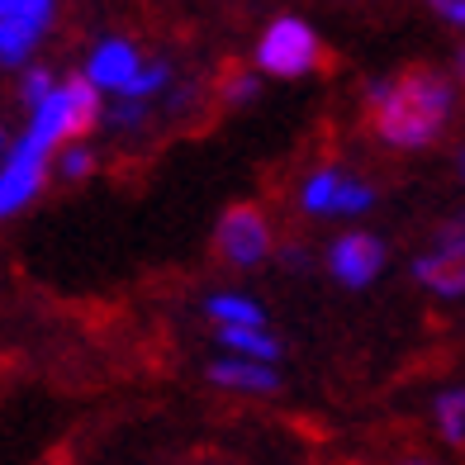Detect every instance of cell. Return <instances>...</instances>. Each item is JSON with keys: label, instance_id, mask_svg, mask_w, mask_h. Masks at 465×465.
I'll return each instance as SVG.
<instances>
[{"label": "cell", "instance_id": "1", "mask_svg": "<svg viewBox=\"0 0 465 465\" xmlns=\"http://www.w3.org/2000/svg\"><path fill=\"white\" fill-rule=\"evenodd\" d=\"M456 91L437 72H409L404 81H380L371 86V110H375V134L390 147H422L432 143L451 119Z\"/></svg>", "mask_w": 465, "mask_h": 465}, {"label": "cell", "instance_id": "2", "mask_svg": "<svg viewBox=\"0 0 465 465\" xmlns=\"http://www.w3.org/2000/svg\"><path fill=\"white\" fill-rule=\"evenodd\" d=\"M100 119V91L86 76H72L53 86L44 100L34 104V119L25 129V143H34L38 153H57L62 143H72Z\"/></svg>", "mask_w": 465, "mask_h": 465}, {"label": "cell", "instance_id": "3", "mask_svg": "<svg viewBox=\"0 0 465 465\" xmlns=\"http://www.w3.org/2000/svg\"><path fill=\"white\" fill-rule=\"evenodd\" d=\"M257 62L271 76H304V72H313V62H319V34H313L304 19H276V25L262 34Z\"/></svg>", "mask_w": 465, "mask_h": 465}, {"label": "cell", "instance_id": "4", "mask_svg": "<svg viewBox=\"0 0 465 465\" xmlns=\"http://www.w3.org/2000/svg\"><path fill=\"white\" fill-rule=\"evenodd\" d=\"M413 276L437 290L441 300H456V294H465V219L447 223L437 232V247L428 252V257H418Z\"/></svg>", "mask_w": 465, "mask_h": 465}, {"label": "cell", "instance_id": "5", "mask_svg": "<svg viewBox=\"0 0 465 465\" xmlns=\"http://www.w3.org/2000/svg\"><path fill=\"white\" fill-rule=\"evenodd\" d=\"M44 176H48V153H38L34 143L19 138L10 147V157L0 162V219L19 214L44 190Z\"/></svg>", "mask_w": 465, "mask_h": 465}, {"label": "cell", "instance_id": "6", "mask_svg": "<svg viewBox=\"0 0 465 465\" xmlns=\"http://www.w3.org/2000/svg\"><path fill=\"white\" fill-rule=\"evenodd\" d=\"M219 252L232 262V266H257L271 257V228H266V214L252 204H238L219 219Z\"/></svg>", "mask_w": 465, "mask_h": 465}, {"label": "cell", "instance_id": "7", "mask_svg": "<svg viewBox=\"0 0 465 465\" xmlns=\"http://www.w3.org/2000/svg\"><path fill=\"white\" fill-rule=\"evenodd\" d=\"M328 266H332V276L342 285L361 290V285H371L380 276V266H385V242L371 238V232H347V238L332 242Z\"/></svg>", "mask_w": 465, "mask_h": 465}, {"label": "cell", "instance_id": "8", "mask_svg": "<svg viewBox=\"0 0 465 465\" xmlns=\"http://www.w3.org/2000/svg\"><path fill=\"white\" fill-rule=\"evenodd\" d=\"M138 67H143V62H138L134 44H124V38H104V44L91 53V62H86V81L95 91H124Z\"/></svg>", "mask_w": 465, "mask_h": 465}, {"label": "cell", "instance_id": "9", "mask_svg": "<svg viewBox=\"0 0 465 465\" xmlns=\"http://www.w3.org/2000/svg\"><path fill=\"white\" fill-rule=\"evenodd\" d=\"M209 380L223 390H242V394H271V390H281V375L271 361H247V356H223V361L209 366Z\"/></svg>", "mask_w": 465, "mask_h": 465}, {"label": "cell", "instance_id": "10", "mask_svg": "<svg viewBox=\"0 0 465 465\" xmlns=\"http://www.w3.org/2000/svg\"><path fill=\"white\" fill-rule=\"evenodd\" d=\"M219 342L247 361H276L281 356V342L266 332V323H219Z\"/></svg>", "mask_w": 465, "mask_h": 465}, {"label": "cell", "instance_id": "11", "mask_svg": "<svg viewBox=\"0 0 465 465\" xmlns=\"http://www.w3.org/2000/svg\"><path fill=\"white\" fill-rule=\"evenodd\" d=\"M38 34L34 25H19V19H0V67H25L38 48Z\"/></svg>", "mask_w": 465, "mask_h": 465}, {"label": "cell", "instance_id": "12", "mask_svg": "<svg viewBox=\"0 0 465 465\" xmlns=\"http://www.w3.org/2000/svg\"><path fill=\"white\" fill-rule=\"evenodd\" d=\"M204 309H209V319H214V323H266L262 304L247 300V294H214Z\"/></svg>", "mask_w": 465, "mask_h": 465}, {"label": "cell", "instance_id": "13", "mask_svg": "<svg viewBox=\"0 0 465 465\" xmlns=\"http://www.w3.org/2000/svg\"><path fill=\"white\" fill-rule=\"evenodd\" d=\"M371 204H375V190H371L366 181H356V176H347V172H342V181H337V195H332V209H328V214L351 219V214H366Z\"/></svg>", "mask_w": 465, "mask_h": 465}, {"label": "cell", "instance_id": "14", "mask_svg": "<svg viewBox=\"0 0 465 465\" xmlns=\"http://www.w3.org/2000/svg\"><path fill=\"white\" fill-rule=\"evenodd\" d=\"M437 428L447 441H465V390H441L437 394Z\"/></svg>", "mask_w": 465, "mask_h": 465}, {"label": "cell", "instance_id": "15", "mask_svg": "<svg viewBox=\"0 0 465 465\" xmlns=\"http://www.w3.org/2000/svg\"><path fill=\"white\" fill-rule=\"evenodd\" d=\"M166 81H172V67H166V62H147V67H138L129 76V86L119 91V100H147V95L166 91Z\"/></svg>", "mask_w": 465, "mask_h": 465}, {"label": "cell", "instance_id": "16", "mask_svg": "<svg viewBox=\"0 0 465 465\" xmlns=\"http://www.w3.org/2000/svg\"><path fill=\"white\" fill-rule=\"evenodd\" d=\"M337 181H342V172H313L309 181H304V209L309 214H328L332 209V195H337Z\"/></svg>", "mask_w": 465, "mask_h": 465}, {"label": "cell", "instance_id": "17", "mask_svg": "<svg viewBox=\"0 0 465 465\" xmlns=\"http://www.w3.org/2000/svg\"><path fill=\"white\" fill-rule=\"evenodd\" d=\"M0 19H19V25L48 29V19H53V0H0Z\"/></svg>", "mask_w": 465, "mask_h": 465}, {"label": "cell", "instance_id": "18", "mask_svg": "<svg viewBox=\"0 0 465 465\" xmlns=\"http://www.w3.org/2000/svg\"><path fill=\"white\" fill-rule=\"evenodd\" d=\"M91 166H95V157L76 143V147H67V153L57 157V176L62 181H81V176H91Z\"/></svg>", "mask_w": 465, "mask_h": 465}, {"label": "cell", "instance_id": "19", "mask_svg": "<svg viewBox=\"0 0 465 465\" xmlns=\"http://www.w3.org/2000/svg\"><path fill=\"white\" fill-rule=\"evenodd\" d=\"M53 86H57V81H53V72H44V67H34V72L25 76V104H29V110H34V104L44 100V95H48Z\"/></svg>", "mask_w": 465, "mask_h": 465}, {"label": "cell", "instance_id": "20", "mask_svg": "<svg viewBox=\"0 0 465 465\" xmlns=\"http://www.w3.org/2000/svg\"><path fill=\"white\" fill-rule=\"evenodd\" d=\"M257 91H262V76H232L228 86H223V95L232 100V104H247V100H257Z\"/></svg>", "mask_w": 465, "mask_h": 465}, {"label": "cell", "instance_id": "21", "mask_svg": "<svg viewBox=\"0 0 465 465\" xmlns=\"http://www.w3.org/2000/svg\"><path fill=\"white\" fill-rule=\"evenodd\" d=\"M143 119H147V104H143V100H129V104L119 100V110H110V124H114V129H138Z\"/></svg>", "mask_w": 465, "mask_h": 465}, {"label": "cell", "instance_id": "22", "mask_svg": "<svg viewBox=\"0 0 465 465\" xmlns=\"http://www.w3.org/2000/svg\"><path fill=\"white\" fill-rule=\"evenodd\" d=\"M428 5L447 19V25H456V29H465V0H428Z\"/></svg>", "mask_w": 465, "mask_h": 465}, {"label": "cell", "instance_id": "23", "mask_svg": "<svg viewBox=\"0 0 465 465\" xmlns=\"http://www.w3.org/2000/svg\"><path fill=\"white\" fill-rule=\"evenodd\" d=\"M460 176H465V153H460Z\"/></svg>", "mask_w": 465, "mask_h": 465}, {"label": "cell", "instance_id": "24", "mask_svg": "<svg viewBox=\"0 0 465 465\" xmlns=\"http://www.w3.org/2000/svg\"><path fill=\"white\" fill-rule=\"evenodd\" d=\"M460 72H465V48H460Z\"/></svg>", "mask_w": 465, "mask_h": 465}, {"label": "cell", "instance_id": "25", "mask_svg": "<svg viewBox=\"0 0 465 465\" xmlns=\"http://www.w3.org/2000/svg\"><path fill=\"white\" fill-rule=\"evenodd\" d=\"M409 465H428V460H409Z\"/></svg>", "mask_w": 465, "mask_h": 465}]
</instances>
